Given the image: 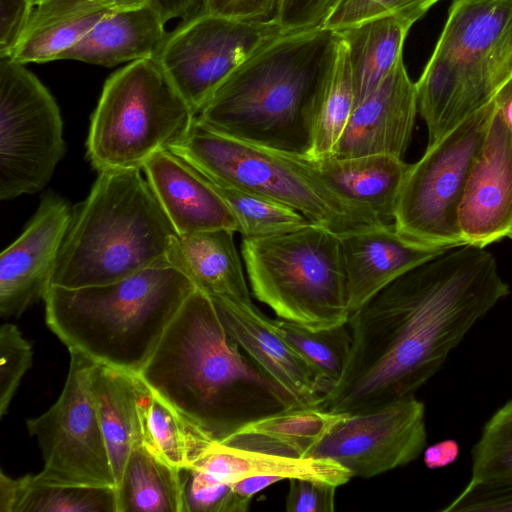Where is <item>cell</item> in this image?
<instances>
[{
	"instance_id": "cell-1",
	"label": "cell",
	"mask_w": 512,
	"mask_h": 512,
	"mask_svg": "<svg viewBox=\"0 0 512 512\" xmlns=\"http://www.w3.org/2000/svg\"><path fill=\"white\" fill-rule=\"evenodd\" d=\"M509 293L494 255L472 244L407 271L350 315L345 370L317 407L352 414L415 394Z\"/></svg>"
},
{
	"instance_id": "cell-2",
	"label": "cell",
	"mask_w": 512,
	"mask_h": 512,
	"mask_svg": "<svg viewBox=\"0 0 512 512\" xmlns=\"http://www.w3.org/2000/svg\"><path fill=\"white\" fill-rule=\"evenodd\" d=\"M136 375L217 441L249 422L302 407L243 353L211 298L197 289Z\"/></svg>"
},
{
	"instance_id": "cell-3",
	"label": "cell",
	"mask_w": 512,
	"mask_h": 512,
	"mask_svg": "<svg viewBox=\"0 0 512 512\" xmlns=\"http://www.w3.org/2000/svg\"><path fill=\"white\" fill-rule=\"evenodd\" d=\"M337 31L286 33L239 65L195 115L209 129L271 150L306 154L316 103L336 62Z\"/></svg>"
},
{
	"instance_id": "cell-4",
	"label": "cell",
	"mask_w": 512,
	"mask_h": 512,
	"mask_svg": "<svg viewBox=\"0 0 512 512\" xmlns=\"http://www.w3.org/2000/svg\"><path fill=\"white\" fill-rule=\"evenodd\" d=\"M195 289L169 265L102 285L50 286L43 299L45 320L68 350L138 374Z\"/></svg>"
},
{
	"instance_id": "cell-5",
	"label": "cell",
	"mask_w": 512,
	"mask_h": 512,
	"mask_svg": "<svg viewBox=\"0 0 512 512\" xmlns=\"http://www.w3.org/2000/svg\"><path fill=\"white\" fill-rule=\"evenodd\" d=\"M141 171L98 173L88 196L72 207L51 286L102 285L169 265L177 232Z\"/></svg>"
},
{
	"instance_id": "cell-6",
	"label": "cell",
	"mask_w": 512,
	"mask_h": 512,
	"mask_svg": "<svg viewBox=\"0 0 512 512\" xmlns=\"http://www.w3.org/2000/svg\"><path fill=\"white\" fill-rule=\"evenodd\" d=\"M512 77V0H452L416 82L428 145L488 105Z\"/></svg>"
},
{
	"instance_id": "cell-7",
	"label": "cell",
	"mask_w": 512,
	"mask_h": 512,
	"mask_svg": "<svg viewBox=\"0 0 512 512\" xmlns=\"http://www.w3.org/2000/svg\"><path fill=\"white\" fill-rule=\"evenodd\" d=\"M168 150L198 172L288 205L339 236L387 223L338 193L298 153L240 141L209 129L196 118L188 133Z\"/></svg>"
},
{
	"instance_id": "cell-8",
	"label": "cell",
	"mask_w": 512,
	"mask_h": 512,
	"mask_svg": "<svg viewBox=\"0 0 512 512\" xmlns=\"http://www.w3.org/2000/svg\"><path fill=\"white\" fill-rule=\"evenodd\" d=\"M241 256L253 296L280 319L310 330L347 324L349 291L341 236L309 223L242 238Z\"/></svg>"
},
{
	"instance_id": "cell-9",
	"label": "cell",
	"mask_w": 512,
	"mask_h": 512,
	"mask_svg": "<svg viewBox=\"0 0 512 512\" xmlns=\"http://www.w3.org/2000/svg\"><path fill=\"white\" fill-rule=\"evenodd\" d=\"M195 114L158 63H128L105 81L92 113L86 156L97 173L142 170L189 131Z\"/></svg>"
},
{
	"instance_id": "cell-10",
	"label": "cell",
	"mask_w": 512,
	"mask_h": 512,
	"mask_svg": "<svg viewBox=\"0 0 512 512\" xmlns=\"http://www.w3.org/2000/svg\"><path fill=\"white\" fill-rule=\"evenodd\" d=\"M495 111L493 100L434 143L410 164L393 225L417 245L449 249L465 244L458 212L470 171Z\"/></svg>"
},
{
	"instance_id": "cell-11",
	"label": "cell",
	"mask_w": 512,
	"mask_h": 512,
	"mask_svg": "<svg viewBox=\"0 0 512 512\" xmlns=\"http://www.w3.org/2000/svg\"><path fill=\"white\" fill-rule=\"evenodd\" d=\"M64 154L54 97L24 64L0 57V199L42 190Z\"/></svg>"
},
{
	"instance_id": "cell-12",
	"label": "cell",
	"mask_w": 512,
	"mask_h": 512,
	"mask_svg": "<svg viewBox=\"0 0 512 512\" xmlns=\"http://www.w3.org/2000/svg\"><path fill=\"white\" fill-rule=\"evenodd\" d=\"M69 354L68 374L58 400L45 413L26 422L44 461L34 478L49 484L115 488L91 388L97 362L74 349Z\"/></svg>"
},
{
	"instance_id": "cell-13",
	"label": "cell",
	"mask_w": 512,
	"mask_h": 512,
	"mask_svg": "<svg viewBox=\"0 0 512 512\" xmlns=\"http://www.w3.org/2000/svg\"><path fill=\"white\" fill-rule=\"evenodd\" d=\"M283 34L273 19L203 12L168 32L153 59L196 115L239 65Z\"/></svg>"
},
{
	"instance_id": "cell-14",
	"label": "cell",
	"mask_w": 512,
	"mask_h": 512,
	"mask_svg": "<svg viewBox=\"0 0 512 512\" xmlns=\"http://www.w3.org/2000/svg\"><path fill=\"white\" fill-rule=\"evenodd\" d=\"M427 441L425 406L411 394L345 416L309 456L330 458L352 477L368 479L415 461Z\"/></svg>"
},
{
	"instance_id": "cell-15",
	"label": "cell",
	"mask_w": 512,
	"mask_h": 512,
	"mask_svg": "<svg viewBox=\"0 0 512 512\" xmlns=\"http://www.w3.org/2000/svg\"><path fill=\"white\" fill-rule=\"evenodd\" d=\"M72 207L55 192L45 193L24 231L0 256V314L19 317L44 299Z\"/></svg>"
},
{
	"instance_id": "cell-16",
	"label": "cell",
	"mask_w": 512,
	"mask_h": 512,
	"mask_svg": "<svg viewBox=\"0 0 512 512\" xmlns=\"http://www.w3.org/2000/svg\"><path fill=\"white\" fill-rule=\"evenodd\" d=\"M465 244L479 247L508 236L512 225V133L494 111L470 171L458 212Z\"/></svg>"
},
{
	"instance_id": "cell-17",
	"label": "cell",
	"mask_w": 512,
	"mask_h": 512,
	"mask_svg": "<svg viewBox=\"0 0 512 512\" xmlns=\"http://www.w3.org/2000/svg\"><path fill=\"white\" fill-rule=\"evenodd\" d=\"M227 334L302 407H317L329 391L313 367L283 338L275 320L252 301L211 298Z\"/></svg>"
},
{
	"instance_id": "cell-18",
	"label": "cell",
	"mask_w": 512,
	"mask_h": 512,
	"mask_svg": "<svg viewBox=\"0 0 512 512\" xmlns=\"http://www.w3.org/2000/svg\"><path fill=\"white\" fill-rule=\"evenodd\" d=\"M418 113L416 82L401 56L380 85L358 103L332 155L404 157Z\"/></svg>"
},
{
	"instance_id": "cell-19",
	"label": "cell",
	"mask_w": 512,
	"mask_h": 512,
	"mask_svg": "<svg viewBox=\"0 0 512 512\" xmlns=\"http://www.w3.org/2000/svg\"><path fill=\"white\" fill-rule=\"evenodd\" d=\"M142 171L178 235L213 229L238 232L225 201L201 173L170 150L153 155Z\"/></svg>"
},
{
	"instance_id": "cell-20",
	"label": "cell",
	"mask_w": 512,
	"mask_h": 512,
	"mask_svg": "<svg viewBox=\"0 0 512 512\" xmlns=\"http://www.w3.org/2000/svg\"><path fill=\"white\" fill-rule=\"evenodd\" d=\"M341 242L351 314L396 278L447 250L410 242L393 223L341 236Z\"/></svg>"
},
{
	"instance_id": "cell-21",
	"label": "cell",
	"mask_w": 512,
	"mask_h": 512,
	"mask_svg": "<svg viewBox=\"0 0 512 512\" xmlns=\"http://www.w3.org/2000/svg\"><path fill=\"white\" fill-rule=\"evenodd\" d=\"M152 5L115 9L101 19L61 59L113 67L154 58L168 32Z\"/></svg>"
},
{
	"instance_id": "cell-22",
	"label": "cell",
	"mask_w": 512,
	"mask_h": 512,
	"mask_svg": "<svg viewBox=\"0 0 512 512\" xmlns=\"http://www.w3.org/2000/svg\"><path fill=\"white\" fill-rule=\"evenodd\" d=\"M234 231L213 229L176 235L167 261L181 271L194 287L209 296L250 302L241 257L234 242Z\"/></svg>"
},
{
	"instance_id": "cell-23",
	"label": "cell",
	"mask_w": 512,
	"mask_h": 512,
	"mask_svg": "<svg viewBox=\"0 0 512 512\" xmlns=\"http://www.w3.org/2000/svg\"><path fill=\"white\" fill-rule=\"evenodd\" d=\"M305 164L346 198L371 209L384 222L394 217L398 196L410 164L390 155L340 158L328 155Z\"/></svg>"
},
{
	"instance_id": "cell-24",
	"label": "cell",
	"mask_w": 512,
	"mask_h": 512,
	"mask_svg": "<svg viewBox=\"0 0 512 512\" xmlns=\"http://www.w3.org/2000/svg\"><path fill=\"white\" fill-rule=\"evenodd\" d=\"M115 9L110 0H44L35 5L10 58L24 65L61 59Z\"/></svg>"
},
{
	"instance_id": "cell-25",
	"label": "cell",
	"mask_w": 512,
	"mask_h": 512,
	"mask_svg": "<svg viewBox=\"0 0 512 512\" xmlns=\"http://www.w3.org/2000/svg\"><path fill=\"white\" fill-rule=\"evenodd\" d=\"M192 468L227 483L251 476H277L283 480L311 479L339 487L353 478L346 468L330 458L280 455L219 441Z\"/></svg>"
},
{
	"instance_id": "cell-26",
	"label": "cell",
	"mask_w": 512,
	"mask_h": 512,
	"mask_svg": "<svg viewBox=\"0 0 512 512\" xmlns=\"http://www.w3.org/2000/svg\"><path fill=\"white\" fill-rule=\"evenodd\" d=\"M91 388L116 488L130 453L142 446L139 380L136 374L97 362L92 373Z\"/></svg>"
},
{
	"instance_id": "cell-27",
	"label": "cell",
	"mask_w": 512,
	"mask_h": 512,
	"mask_svg": "<svg viewBox=\"0 0 512 512\" xmlns=\"http://www.w3.org/2000/svg\"><path fill=\"white\" fill-rule=\"evenodd\" d=\"M417 21L409 14L395 13L337 31L348 50L355 106L380 85L403 56L405 39Z\"/></svg>"
},
{
	"instance_id": "cell-28",
	"label": "cell",
	"mask_w": 512,
	"mask_h": 512,
	"mask_svg": "<svg viewBox=\"0 0 512 512\" xmlns=\"http://www.w3.org/2000/svg\"><path fill=\"white\" fill-rule=\"evenodd\" d=\"M345 414L320 407H296L249 422L219 442L268 453L307 457Z\"/></svg>"
},
{
	"instance_id": "cell-29",
	"label": "cell",
	"mask_w": 512,
	"mask_h": 512,
	"mask_svg": "<svg viewBox=\"0 0 512 512\" xmlns=\"http://www.w3.org/2000/svg\"><path fill=\"white\" fill-rule=\"evenodd\" d=\"M138 380L142 445L174 468L194 467L217 440Z\"/></svg>"
},
{
	"instance_id": "cell-30",
	"label": "cell",
	"mask_w": 512,
	"mask_h": 512,
	"mask_svg": "<svg viewBox=\"0 0 512 512\" xmlns=\"http://www.w3.org/2000/svg\"><path fill=\"white\" fill-rule=\"evenodd\" d=\"M115 490L118 512H186L180 470L143 445L130 453Z\"/></svg>"
},
{
	"instance_id": "cell-31",
	"label": "cell",
	"mask_w": 512,
	"mask_h": 512,
	"mask_svg": "<svg viewBox=\"0 0 512 512\" xmlns=\"http://www.w3.org/2000/svg\"><path fill=\"white\" fill-rule=\"evenodd\" d=\"M354 106L355 94L348 50L340 37L333 73L314 108L310 146L303 155L309 159L332 155Z\"/></svg>"
},
{
	"instance_id": "cell-32",
	"label": "cell",
	"mask_w": 512,
	"mask_h": 512,
	"mask_svg": "<svg viewBox=\"0 0 512 512\" xmlns=\"http://www.w3.org/2000/svg\"><path fill=\"white\" fill-rule=\"evenodd\" d=\"M201 175L232 211L242 238L290 232L310 223L303 214L288 205L202 173Z\"/></svg>"
},
{
	"instance_id": "cell-33",
	"label": "cell",
	"mask_w": 512,
	"mask_h": 512,
	"mask_svg": "<svg viewBox=\"0 0 512 512\" xmlns=\"http://www.w3.org/2000/svg\"><path fill=\"white\" fill-rule=\"evenodd\" d=\"M20 480L15 512H118L114 487L49 484L31 474Z\"/></svg>"
},
{
	"instance_id": "cell-34",
	"label": "cell",
	"mask_w": 512,
	"mask_h": 512,
	"mask_svg": "<svg viewBox=\"0 0 512 512\" xmlns=\"http://www.w3.org/2000/svg\"><path fill=\"white\" fill-rule=\"evenodd\" d=\"M275 324L330 390L340 380L347 364L352 341L348 324L315 331L283 319L275 320Z\"/></svg>"
},
{
	"instance_id": "cell-35",
	"label": "cell",
	"mask_w": 512,
	"mask_h": 512,
	"mask_svg": "<svg viewBox=\"0 0 512 512\" xmlns=\"http://www.w3.org/2000/svg\"><path fill=\"white\" fill-rule=\"evenodd\" d=\"M470 480L512 482V398L485 423L472 447Z\"/></svg>"
},
{
	"instance_id": "cell-36",
	"label": "cell",
	"mask_w": 512,
	"mask_h": 512,
	"mask_svg": "<svg viewBox=\"0 0 512 512\" xmlns=\"http://www.w3.org/2000/svg\"><path fill=\"white\" fill-rule=\"evenodd\" d=\"M186 512H245L250 500L238 495L232 483L216 480L196 468L181 469Z\"/></svg>"
},
{
	"instance_id": "cell-37",
	"label": "cell",
	"mask_w": 512,
	"mask_h": 512,
	"mask_svg": "<svg viewBox=\"0 0 512 512\" xmlns=\"http://www.w3.org/2000/svg\"><path fill=\"white\" fill-rule=\"evenodd\" d=\"M0 416L3 417L21 379L32 365V346L16 325L5 323L0 329Z\"/></svg>"
},
{
	"instance_id": "cell-38",
	"label": "cell",
	"mask_w": 512,
	"mask_h": 512,
	"mask_svg": "<svg viewBox=\"0 0 512 512\" xmlns=\"http://www.w3.org/2000/svg\"><path fill=\"white\" fill-rule=\"evenodd\" d=\"M440 0H343L322 28L340 31L390 14L406 13L421 19Z\"/></svg>"
},
{
	"instance_id": "cell-39",
	"label": "cell",
	"mask_w": 512,
	"mask_h": 512,
	"mask_svg": "<svg viewBox=\"0 0 512 512\" xmlns=\"http://www.w3.org/2000/svg\"><path fill=\"white\" fill-rule=\"evenodd\" d=\"M343 0H277L273 20L282 32L322 28Z\"/></svg>"
},
{
	"instance_id": "cell-40",
	"label": "cell",
	"mask_w": 512,
	"mask_h": 512,
	"mask_svg": "<svg viewBox=\"0 0 512 512\" xmlns=\"http://www.w3.org/2000/svg\"><path fill=\"white\" fill-rule=\"evenodd\" d=\"M442 512H512V482L483 483L470 480Z\"/></svg>"
},
{
	"instance_id": "cell-41",
	"label": "cell",
	"mask_w": 512,
	"mask_h": 512,
	"mask_svg": "<svg viewBox=\"0 0 512 512\" xmlns=\"http://www.w3.org/2000/svg\"><path fill=\"white\" fill-rule=\"evenodd\" d=\"M286 497L288 512H332L335 510V493L337 486L311 480L289 479Z\"/></svg>"
},
{
	"instance_id": "cell-42",
	"label": "cell",
	"mask_w": 512,
	"mask_h": 512,
	"mask_svg": "<svg viewBox=\"0 0 512 512\" xmlns=\"http://www.w3.org/2000/svg\"><path fill=\"white\" fill-rule=\"evenodd\" d=\"M32 0H0V57H10L31 17Z\"/></svg>"
},
{
	"instance_id": "cell-43",
	"label": "cell",
	"mask_w": 512,
	"mask_h": 512,
	"mask_svg": "<svg viewBox=\"0 0 512 512\" xmlns=\"http://www.w3.org/2000/svg\"><path fill=\"white\" fill-rule=\"evenodd\" d=\"M277 0H206L205 12L243 20H270Z\"/></svg>"
},
{
	"instance_id": "cell-44",
	"label": "cell",
	"mask_w": 512,
	"mask_h": 512,
	"mask_svg": "<svg viewBox=\"0 0 512 512\" xmlns=\"http://www.w3.org/2000/svg\"><path fill=\"white\" fill-rule=\"evenodd\" d=\"M150 4L166 23L174 18L186 21L205 12L206 0H151Z\"/></svg>"
},
{
	"instance_id": "cell-45",
	"label": "cell",
	"mask_w": 512,
	"mask_h": 512,
	"mask_svg": "<svg viewBox=\"0 0 512 512\" xmlns=\"http://www.w3.org/2000/svg\"><path fill=\"white\" fill-rule=\"evenodd\" d=\"M460 453L459 443L454 439H444L423 451V461L428 469L435 470L453 464Z\"/></svg>"
},
{
	"instance_id": "cell-46",
	"label": "cell",
	"mask_w": 512,
	"mask_h": 512,
	"mask_svg": "<svg viewBox=\"0 0 512 512\" xmlns=\"http://www.w3.org/2000/svg\"><path fill=\"white\" fill-rule=\"evenodd\" d=\"M281 480L277 476H251L233 482L232 486L238 495L251 501L256 493Z\"/></svg>"
},
{
	"instance_id": "cell-47",
	"label": "cell",
	"mask_w": 512,
	"mask_h": 512,
	"mask_svg": "<svg viewBox=\"0 0 512 512\" xmlns=\"http://www.w3.org/2000/svg\"><path fill=\"white\" fill-rule=\"evenodd\" d=\"M21 489V480L0 471V512H15Z\"/></svg>"
},
{
	"instance_id": "cell-48",
	"label": "cell",
	"mask_w": 512,
	"mask_h": 512,
	"mask_svg": "<svg viewBox=\"0 0 512 512\" xmlns=\"http://www.w3.org/2000/svg\"><path fill=\"white\" fill-rule=\"evenodd\" d=\"M493 102L495 110L512 133V77L497 91Z\"/></svg>"
},
{
	"instance_id": "cell-49",
	"label": "cell",
	"mask_w": 512,
	"mask_h": 512,
	"mask_svg": "<svg viewBox=\"0 0 512 512\" xmlns=\"http://www.w3.org/2000/svg\"><path fill=\"white\" fill-rule=\"evenodd\" d=\"M117 9L138 7L149 4L151 0H110Z\"/></svg>"
},
{
	"instance_id": "cell-50",
	"label": "cell",
	"mask_w": 512,
	"mask_h": 512,
	"mask_svg": "<svg viewBox=\"0 0 512 512\" xmlns=\"http://www.w3.org/2000/svg\"><path fill=\"white\" fill-rule=\"evenodd\" d=\"M507 237H509L510 239H512V225H511V228H510V231H509V233H508V236H507Z\"/></svg>"
},
{
	"instance_id": "cell-51",
	"label": "cell",
	"mask_w": 512,
	"mask_h": 512,
	"mask_svg": "<svg viewBox=\"0 0 512 512\" xmlns=\"http://www.w3.org/2000/svg\"><path fill=\"white\" fill-rule=\"evenodd\" d=\"M32 1H33L34 5H37L38 3H40V2H42L44 0H32Z\"/></svg>"
}]
</instances>
